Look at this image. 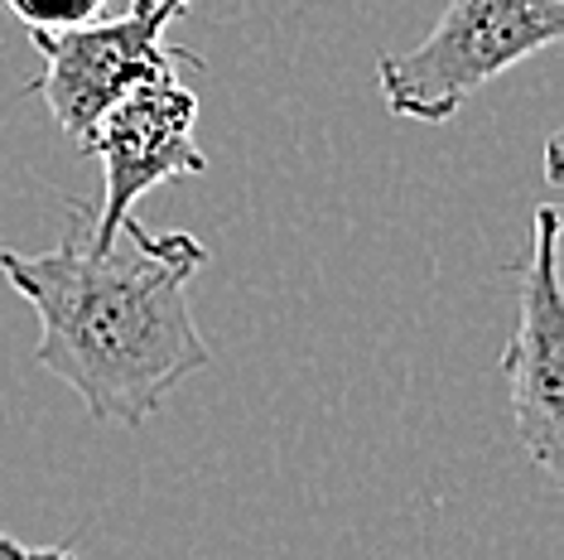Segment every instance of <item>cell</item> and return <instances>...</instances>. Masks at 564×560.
I'll use <instances>...</instances> for the list:
<instances>
[{
    "label": "cell",
    "instance_id": "cell-1",
    "mask_svg": "<svg viewBox=\"0 0 564 560\" xmlns=\"http://www.w3.org/2000/svg\"><path fill=\"white\" fill-rule=\"evenodd\" d=\"M203 266L208 247L198 237L150 233L135 213L111 247H97L83 203H73L58 247L40 257L0 251V276L40 314L34 363L78 391L93 420L131 430L213 363L188 310V280Z\"/></svg>",
    "mask_w": 564,
    "mask_h": 560
},
{
    "label": "cell",
    "instance_id": "cell-2",
    "mask_svg": "<svg viewBox=\"0 0 564 560\" xmlns=\"http://www.w3.org/2000/svg\"><path fill=\"white\" fill-rule=\"evenodd\" d=\"M560 40L564 0H448L425 44L377 58V87L391 117L444 126L473 93Z\"/></svg>",
    "mask_w": 564,
    "mask_h": 560
},
{
    "label": "cell",
    "instance_id": "cell-3",
    "mask_svg": "<svg viewBox=\"0 0 564 560\" xmlns=\"http://www.w3.org/2000/svg\"><path fill=\"white\" fill-rule=\"evenodd\" d=\"M194 0H131L121 15L87 20L73 30H30L34 54L44 73L30 83L34 97L54 111L68 136H83L111 101L135 93L140 83H155L178 73V63L203 68L188 49H170L164 30L184 15Z\"/></svg>",
    "mask_w": 564,
    "mask_h": 560
},
{
    "label": "cell",
    "instance_id": "cell-4",
    "mask_svg": "<svg viewBox=\"0 0 564 560\" xmlns=\"http://www.w3.org/2000/svg\"><path fill=\"white\" fill-rule=\"evenodd\" d=\"M517 334L502 353L517 440L550 483L564 478V295H560V208L541 203L531 247L517 266Z\"/></svg>",
    "mask_w": 564,
    "mask_h": 560
},
{
    "label": "cell",
    "instance_id": "cell-5",
    "mask_svg": "<svg viewBox=\"0 0 564 560\" xmlns=\"http://www.w3.org/2000/svg\"><path fill=\"white\" fill-rule=\"evenodd\" d=\"M198 97L178 83V73L155 83H140L135 93L111 101L101 117L78 136L83 150L101 160V203L97 218L87 223V237L97 247H111L121 223L150 189L178 174H203L208 155L194 140Z\"/></svg>",
    "mask_w": 564,
    "mask_h": 560
},
{
    "label": "cell",
    "instance_id": "cell-6",
    "mask_svg": "<svg viewBox=\"0 0 564 560\" xmlns=\"http://www.w3.org/2000/svg\"><path fill=\"white\" fill-rule=\"evenodd\" d=\"M24 30H73L107 10V0H6Z\"/></svg>",
    "mask_w": 564,
    "mask_h": 560
},
{
    "label": "cell",
    "instance_id": "cell-7",
    "mask_svg": "<svg viewBox=\"0 0 564 560\" xmlns=\"http://www.w3.org/2000/svg\"><path fill=\"white\" fill-rule=\"evenodd\" d=\"M20 560H78L73 551H63V546H40V551H30V546H24V556Z\"/></svg>",
    "mask_w": 564,
    "mask_h": 560
},
{
    "label": "cell",
    "instance_id": "cell-8",
    "mask_svg": "<svg viewBox=\"0 0 564 560\" xmlns=\"http://www.w3.org/2000/svg\"><path fill=\"white\" fill-rule=\"evenodd\" d=\"M24 556V546L15 541V537H6V531H0V560H20Z\"/></svg>",
    "mask_w": 564,
    "mask_h": 560
}]
</instances>
